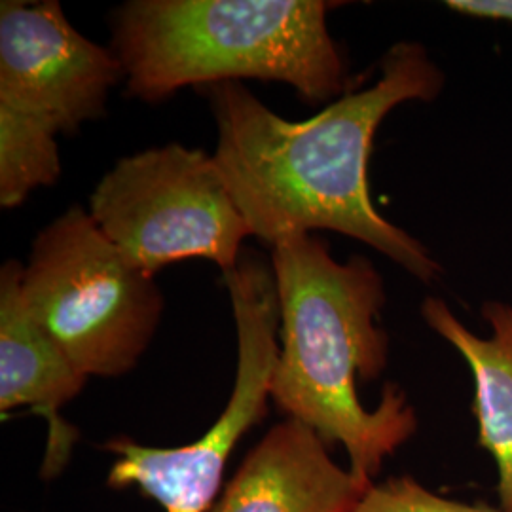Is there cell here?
Returning <instances> with one entry per match:
<instances>
[{"label": "cell", "instance_id": "7", "mask_svg": "<svg viewBox=\"0 0 512 512\" xmlns=\"http://www.w3.org/2000/svg\"><path fill=\"white\" fill-rule=\"evenodd\" d=\"M122 78L118 55L80 35L57 0L0 4V103L74 133L105 116Z\"/></svg>", "mask_w": 512, "mask_h": 512}, {"label": "cell", "instance_id": "1", "mask_svg": "<svg viewBox=\"0 0 512 512\" xmlns=\"http://www.w3.org/2000/svg\"><path fill=\"white\" fill-rule=\"evenodd\" d=\"M382 76L346 93L306 122H289L239 82L203 86L217 124L215 162L251 234L268 245L330 230L363 241L425 285L444 270L420 239L378 213L368 160L385 116L412 101L431 103L444 73L416 40L393 44Z\"/></svg>", "mask_w": 512, "mask_h": 512}, {"label": "cell", "instance_id": "9", "mask_svg": "<svg viewBox=\"0 0 512 512\" xmlns=\"http://www.w3.org/2000/svg\"><path fill=\"white\" fill-rule=\"evenodd\" d=\"M23 268L8 260L0 268V412L27 406L48 421L42 476H57L69 463L78 431L61 418V408L82 393L88 378L44 330L25 304Z\"/></svg>", "mask_w": 512, "mask_h": 512}, {"label": "cell", "instance_id": "2", "mask_svg": "<svg viewBox=\"0 0 512 512\" xmlns=\"http://www.w3.org/2000/svg\"><path fill=\"white\" fill-rule=\"evenodd\" d=\"M279 296V357L272 403L302 421L332 448L348 452L349 469L366 484L418 431L404 389L385 384L374 410L357 387L382 376L389 336L380 319L384 277L363 255L338 262L329 243L294 234L272 245Z\"/></svg>", "mask_w": 512, "mask_h": 512}, {"label": "cell", "instance_id": "3", "mask_svg": "<svg viewBox=\"0 0 512 512\" xmlns=\"http://www.w3.org/2000/svg\"><path fill=\"white\" fill-rule=\"evenodd\" d=\"M325 0H129L112 14V52L147 103L186 86L272 80L310 105L348 92Z\"/></svg>", "mask_w": 512, "mask_h": 512}, {"label": "cell", "instance_id": "10", "mask_svg": "<svg viewBox=\"0 0 512 512\" xmlns=\"http://www.w3.org/2000/svg\"><path fill=\"white\" fill-rule=\"evenodd\" d=\"M420 311L427 327L456 349L471 370L478 446L494 459L499 509L512 512V304L484 302L480 313L490 336L467 329L437 296L425 298Z\"/></svg>", "mask_w": 512, "mask_h": 512}, {"label": "cell", "instance_id": "5", "mask_svg": "<svg viewBox=\"0 0 512 512\" xmlns=\"http://www.w3.org/2000/svg\"><path fill=\"white\" fill-rule=\"evenodd\" d=\"M90 215L105 238L143 272L186 258L224 272L253 236L213 156L169 143L122 158L99 181Z\"/></svg>", "mask_w": 512, "mask_h": 512}, {"label": "cell", "instance_id": "6", "mask_svg": "<svg viewBox=\"0 0 512 512\" xmlns=\"http://www.w3.org/2000/svg\"><path fill=\"white\" fill-rule=\"evenodd\" d=\"M236 332L238 368L230 399L200 439L175 448H154L135 440H110L116 454L107 482L135 486L165 512H209L219 499L230 454L266 418L279 357V296L272 262L243 253L224 272Z\"/></svg>", "mask_w": 512, "mask_h": 512}, {"label": "cell", "instance_id": "12", "mask_svg": "<svg viewBox=\"0 0 512 512\" xmlns=\"http://www.w3.org/2000/svg\"><path fill=\"white\" fill-rule=\"evenodd\" d=\"M353 512H505L486 505H469L431 492L412 476H391L372 482Z\"/></svg>", "mask_w": 512, "mask_h": 512}, {"label": "cell", "instance_id": "11", "mask_svg": "<svg viewBox=\"0 0 512 512\" xmlns=\"http://www.w3.org/2000/svg\"><path fill=\"white\" fill-rule=\"evenodd\" d=\"M57 129L31 112L0 103V205H23L61 177Z\"/></svg>", "mask_w": 512, "mask_h": 512}, {"label": "cell", "instance_id": "4", "mask_svg": "<svg viewBox=\"0 0 512 512\" xmlns=\"http://www.w3.org/2000/svg\"><path fill=\"white\" fill-rule=\"evenodd\" d=\"M21 291L35 319L86 378L131 372L164 315L154 275L133 266L80 205L38 232Z\"/></svg>", "mask_w": 512, "mask_h": 512}, {"label": "cell", "instance_id": "8", "mask_svg": "<svg viewBox=\"0 0 512 512\" xmlns=\"http://www.w3.org/2000/svg\"><path fill=\"white\" fill-rule=\"evenodd\" d=\"M368 486L313 429L287 418L245 456L209 512H353Z\"/></svg>", "mask_w": 512, "mask_h": 512}, {"label": "cell", "instance_id": "13", "mask_svg": "<svg viewBox=\"0 0 512 512\" xmlns=\"http://www.w3.org/2000/svg\"><path fill=\"white\" fill-rule=\"evenodd\" d=\"M446 6L461 16L512 23V0H448Z\"/></svg>", "mask_w": 512, "mask_h": 512}]
</instances>
